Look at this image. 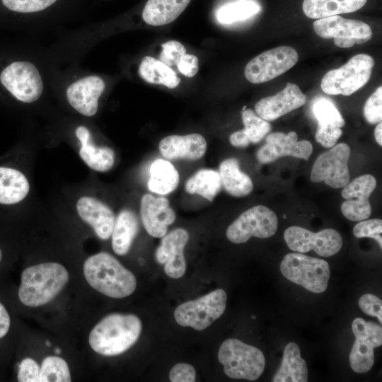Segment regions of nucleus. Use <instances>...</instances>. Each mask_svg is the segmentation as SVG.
<instances>
[{
	"label": "nucleus",
	"instance_id": "obj_1",
	"mask_svg": "<svg viewBox=\"0 0 382 382\" xmlns=\"http://www.w3.org/2000/svg\"><path fill=\"white\" fill-rule=\"evenodd\" d=\"M141 328V321L136 315L112 313L95 325L89 334L88 342L98 354L117 356L135 344Z\"/></svg>",
	"mask_w": 382,
	"mask_h": 382
},
{
	"label": "nucleus",
	"instance_id": "obj_2",
	"mask_svg": "<svg viewBox=\"0 0 382 382\" xmlns=\"http://www.w3.org/2000/svg\"><path fill=\"white\" fill-rule=\"evenodd\" d=\"M83 274L91 287L111 298H125L137 287L133 273L108 253L101 252L87 258Z\"/></svg>",
	"mask_w": 382,
	"mask_h": 382
},
{
	"label": "nucleus",
	"instance_id": "obj_3",
	"mask_svg": "<svg viewBox=\"0 0 382 382\" xmlns=\"http://www.w3.org/2000/svg\"><path fill=\"white\" fill-rule=\"evenodd\" d=\"M69 278L66 269L57 262L30 266L21 274L19 300L29 307L45 305L62 291Z\"/></svg>",
	"mask_w": 382,
	"mask_h": 382
},
{
	"label": "nucleus",
	"instance_id": "obj_4",
	"mask_svg": "<svg viewBox=\"0 0 382 382\" xmlns=\"http://www.w3.org/2000/svg\"><path fill=\"white\" fill-rule=\"evenodd\" d=\"M218 359L225 374L235 379L255 381L265 367L262 351L238 339H228L221 345Z\"/></svg>",
	"mask_w": 382,
	"mask_h": 382
},
{
	"label": "nucleus",
	"instance_id": "obj_5",
	"mask_svg": "<svg viewBox=\"0 0 382 382\" xmlns=\"http://www.w3.org/2000/svg\"><path fill=\"white\" fill-rule=\"evenodd\" d=\"M280 270L289 281L316 294L326 290L330 274L325 260L301 253L286 255L281 262Z\"/></svg>",
	"mask_w": 382,
	"mask_h": 382
},
{
	"label": "nucleus",
	"instance_id": "obj_6",
	"mask_svg": "<svg viewBox=\"0 0 382 382\" xmlns=\"http://www.w3.org/2000/svg\"><path fill=\"white\" fill-rule=\"evenodd\" d=\"M374 58L366 54L352 57L339 69L327 72L321 80V89L327 94L350 96L370 79Z\"/></svg>",
	"mask_w": 382,
	"mask_h": 382
},
{
	"label": "nucleus",
	"instance_id": "obj_7",
	"mask_svg": "<svg viewBox=\"0 0 382 382\" xmlns=\"http://www.w3.org/2000/svg\"><path fill=\"white\" fill-rule=\"evenodd\" d=\"M226 293L218 289L195 300L179 305L174 311L177 323L200 331L208 328L224 313Z\"/></svg>",
	"mask_w": 382,
	"mask_h": 382
},
{
	"label": "nucleus",
	"instance_id": "obj_8",
	"mask_svg": "<svg viewBox=\"0 0 382 382\" xmlns=\"http://www.w3.org/2000/svg\"><path fill=\"white\" fill-rule=\"evenodd\" d=\"M278 227L276 214L263 205L253 207L243 212L226 229V238L232 243L240 244L251 237L270 238L275 234Z\"/></svg>",
	"mask_w": 382,
	"mask_h": 382
},
{
	"label": "nucleus",
	"instance_id": "obj_9",
	"mask_svg": "<svg viewBox=\"0 0 382 382\" xmlns=\"http://www.w3.org/2000/svg\"><path fill=\"white\" fill-rule=\"evenodd\" d=\"M296 50L289 46H281L265 51L245 66V78L253 83L272 80L292 68L298 62Z\"/></svg>",
	"mask_w": 382,
	"mask_h": 382
},
{
	"label": "nucleus",
	"instance_id": "obj_10",
	"mask_svg": "<svg viewBox=\"0 0 382 382\" xmlns=\"http://www.w3.org/2000/svg\"><path fill=\"white\" fill-rule=\"evenodd\" d=\"M316 33L325 39H333L337 47L347 48L369 41L373 35L371 27L363 21L346 19L340 15L316 20Z\"/></svg>",
	"mask_w": 382,
	"mask_h": 382
},
{
	"label": "nucleus",
	"instance_id": "obj_11",
	"mask_svg": "<svg viewBox=\"0 0 382 382\" xmlns=\"http://www.w3.org/2000/svg\"><path fill=\"white\" fill-rule=\"evenodd\" d=\"M284 238L290 250L305 253L314 250L320 256L330 257L342 246V238L335 229L325 228L313 233L303 227L292 226L286 229Z\"/></svg>",
	"mask_w": 382,
	"mask_h": 382
},
{
	"label": "nucleus",
	"instance_id": "obj_12",
	"mask_svg": "<svg viewBox=\"0 0 382 382\" xmlns=\"http://www.w3.org/2000/svg\"><path fill=\"white\" fill-rule=\"evenodd\" d=\"M350 152L348 144L340 143L320 154L313 165L311 182H324L335 189L346 185L350 179L348 168Z\"/></svg>",
	"mask_w": 382,
	"mask_h": 382
},
{
	"label": "nucleus",
	"instance_id": "obj_13",
	"mask_svg": "<svg viewBox=\"0 0 382 382\" xmlns=\"http://www.w3.org/2000/svg\"><path fill=\"white\" fill-rule=\"evenodd\" d=\"M352 330L355 341L349 354V364L354 372L364 374L374 365V349L382 344V328L378 324L356 318Z\"/></svg>",
	"mask_w": 382,
	"mask_h": 382
},
{
	"label": "nucleus",
	"instance_id": "obj_14",
	"mask_svg": "<svg viewBox=\"0 0 382 382\" xmlns=\"http://www.w3.org/2000/svg\"><path fill=\"white\" fill-rule=\"evenodd\" d=\"M0 81L16 99L27 103L37 100L43 90L37 69L28 62H15L8 65L2 71Z\"/></svg>",
	"mask_w": 382,
	"mask_h": 382
},
{
	"label": "nucleus",
	"instance_id": "obj_15",
	"mask_svg": "<svg viewBox=\"0 0 382 382\" xmlns=\"http://www.w3.org/2000/svg\"><path fill=\"white\" fill-rule=\"evenodd\" d=\"M376 187V180L370 174L360 175L345 185L341 192L345 199L341 205L343 216L352 221L368 219L372 212L369 197Z\"/></svg>",
	"mask_w": 382,
	"mask_h": 382
},
{
	"label": "nucleus",
	"instance_id": "obj_16",
	"mask_svg": "<svg viewBox=\"0 0 382 382\" xmlns=\"http://www.w3.org/2000/svg\"><path fill=\"white\" fill-rule=\"evenodd\" d=\"M312 152L311 143L307 140L298 141L295 132L288 134L278 132L266 137L265 144L257 150L256 157L261 163L273 162L283 156L308 161Z\"/></svg>",
	"mask_w": 382,
	"mask_h": 382
},
{
	"label": "nucleus",
	"instance_id": "obj_17",
	"mask_svg": "<svg viewBox=\"0 0 382 382\" xmlns=\"http://www.w3.org/2000/svg\"><path fill=\"white\" fill-rule=\"evenodd\" d=\"M188 240L189 233L187 230L177 228L162 237L156 250V260L164 265V271L170 278H180L185 272L184 248Z\"/></svg>",
	"mask_w": 382,
	"mask_h": 382
},
{
	"label": "nucleus",
	"instance_id": "obj_18",
	"mask_svg": "<svg viewBox=\"0 0 382 382\" xmlns=\"http://www.w3.org/2000/svg\"><path fill=\"white\" fill-rule=\"evenodd\" d=\"M140 215L144 228L154 238L163 237L168 226L175 220V213L168 199L164 197H155L151 194L141 197Z\"/></svg>",
	"mask_w": 382,
	"mask_h": 382
},
{
	"label": "nucleus",
	"instance_id": "obj_19",
	"mask_svg": "<svg viewBox=\"0 0 382 382\" xmlns=\"http://www.w3.org/2000/svg\"><path fill=\"white\" fill-rule=\"evenodd\" d=\"M306 102L299 87L288 82L286 87L272 96L260 99L255 105V113L266 121H273L294 110Z\"/></svg>",
	"mask_w": 382,
	"mask_h": 382
},
{
	"label": "nucleus",
	"instance_id": "obj_20",
	"mask_svg": "<svg viewBox=\"0 0 382 382\" xmlns=\"http://www.w3.org/2000/svg\"><path fill=\"white\" fill-rule=\"evenodd\" d=\"M105 89L104 81L98 76L83 78L69 86L66 98L69 104L85 116H93L98 110V100Z\"/></svg>",
	"mask_w": 382,
	"mask_h": 382
},
{
	"label": "nucleus",
	"instance_id": "obj_21",
	"mask_svg": "<svg viewBox=\"0 0 382 382\" xmlns=\"http://www.w3.org/2000/svg\"><path fill=\"white\" fill-rule=\"evenodd\" d=\"M207 146L204 137L198 133L170 135L162 139L158 144L161 155L170 160L197 161L204 156Z\"/></svg>",
	"mask_w": 382,
	"mask_h": 382
},
{
	"label": "nucleus",
	"instance_id": "obj_22",
	"mask_svg": "<svg viewBox=\"0 0 382 382\" xmlns=\"http://www.w3.org/2000/svg\"><path fill=\"white\" fill-rule=\"evenodd\" d=\"M76 210L81 219L93 228L99 238H110L115 216L108 205L96 198L85 196L77 201Z\"/></svg>",
	"mask_w": 382,
	"mask_h": 382
},
{
	"label": "nucleus",
	"instance_id": "obj_23",
	"mask_svg": "<svg viewBox=\"0 0 382 382\" xmlns=\"http://www.w3.org/2000/svg\"><path fill=\"white\" fill-rule=\"evenodd\" d=\"M139 229V223L136 214L129 209H122L115 219L112 232V248L115 253L125 255Z\"/></svg>",
	"mask_w": 382,
	"mask_h": 382
},
{
	"label": "nucleus",
	"instance_id": "obj_24",
	"mask_svg": "<svg viewBox=\"0 0 382 382\" xmlns=\"http://www.w3.org/2000/svg\"><path fill=\"white\" fill-rule=\"evenodd\" d=\"M219 174L221 186L231 196L245 197L253 190L252 180L240 170L239 162L235 158L224 160L219 166Z\"/></svg>",
	"mask_w": 382,
	"mask_h": 382
},
{
	"label": "nucleus",
	"instance_id": "obj_25",
	"mask_svg": "<svg viewBox=\"0 0 382 382\" xmlns=\"http://www.w3.org/2000/svg\"><path fill=\"white\" fill-rule=\"evenodd\" d=\"M273 382H306V362L301 357L300 349L294 342L288 343L283 353L282 364L273 376Z\"/></svg>",
	"mask_w": 382,
	"mask_h": 382
},
{
	"label": "nucleus",
	"instance_id": "obj_26",
	"mask_svg": "<svg viewBox=\"0 0 382 382\" xmlns=\"http://www.w3.org/2000/svg\"><path fill=\"white\" fill-rule=\"evenodd\" d=\"M190 0H148L142 12L149 25H164L175 21L186 8Z\"/></svg>",
	"mask_w": 382,
	"mask_h": 382
},
{
	"label": "nucleus",
	"instance_id": "obj_27",
	"mask_svg": "<svg viewBox=\"0 0 382 382\" xmlns=\"http://www.w3.org/2000/svg\"><path fill=\"white\" fill-rule=\"evenodd\" d=\"M366 2L367 0H304L302 7L307 17L320 19L357 11Z\"/></svg>",
	"mask_w": 382,
	"mask_h": 382
},
{
	"label": "nucleus",
	"instance_id": "obj_28",
	"mask_svg": "<svg viewBox=\"0 0 382 382\" xmlns=\"http://www.w3.org/2000/svg\"><path fill=\"white\" fill-rule=\"evenodd\" d=\"M180 175L175 166L168 160L157 158L149 168V190L158 195H166L178 185Z\"/></svg>",
	"mask_w": 382,
	"mask_h": 382
},
{
	"label": "nucleus",
	"instance_id": "obj_29",
	"mask_svg": "<svg viewBox=\"0 0 382 382\" xmlns=\"http://www.w3.org/2000/svg\"><path fill=\"white\" fill-rule=\"evenodd\" d=\"M29 190L30 185L24 174L13 168L0 167V204L18 203Z\"/></svg>",
	"mask_w": 382,
	"mask_h": 382
},
{
	"label": "nucleus",
	"instance_id": "obj_30",
	"mask_svg": "<svg viewBox=\"0 0 382 382\" xmlns=\"http://www.w3.org/2000/svg\"><path fill=\"white\" fill-rule=\"evenodd\" d=\"M139 73L146 82L163 85L169 88L177 87L180 82V79L170 66L150 56L142 59Z\"/></svg>",
	"mask_w": 382,
	"mask_h": 382
},
{
	"label": "nucleus",
	"instance_id": "obj_31",
	"mask_svg": "<svg viewBox=\"0 0 382 382\" xmlns=\"http://www.w3.org/2000/svg\"><path fill=\"white\" fill-rule=\"evenodd\" d=\"M221 188L219 174L212 169L198 170L187 180L185 185L187 193L199 195L210 202L219 193Z\"/></svg>",
	"mask_w": 382,
	"mask_h": 382
},
{
	"label": "nucleus",
	"instance_id": "obj_32",
	"mask_svg": "<svg viewBox=\"0 0 382 382\" xmlns=\"http://www.w3.org/2000/svg\"><path fill=\"white\" fill-rule=\"evenodd\" d=\"M79 156L89 168L98 172L110 170L115 162V153L112 149L96 147L91 139L81 142Z\"/></svg>",
	"mask_w": 382,
	"mask_h": 382
},
{
	"label": "nucleus",
	"instance_id": "obj_33",
	"mask_svg": "<svg viewBox=\"0 0 382 382\" xmlns=\"http://www.w3.org/2000/svg\"><path fill=\"white\" fill-rule=\"evenodd\" d=\"M260 5L252 0H238L227 4L218 9L217 21L222 24H230L244 21L260 11Z\"/></svg>",
	"mask_w": 382,
	"mask_h": 382
},
{
	"label": "nucleus",
	"instance_id": "obj_34",
	"mask_svg": "<svg viewBox=\"0 0 382 382\" xmlns=\"http://www.w3.org/2000/svg\"><path fill=\"white\" fill-rule=\"evenodd\" d=\"M40 382H69L71 381L66 361L59 357L50 356L42 362Z\"/></svg>",
	"mask_w": 382,
	"mask_h": 382
},
{
	"label": "nucleus",
	"instance_id": "obj_35",
	"mask_svg": "<svg viewBox=\"0 0 382 382\" xmlns=\"http://www.w3.org/2000/svg\"><path fill=\"white\" fill-rule=\"evenodd\" d=\"M312 110L318 121V125H332L341 128L345 125V121L338 110L327 98H320L315 100Z\"/></svg>",
	"mask_w": 382,
	"mask_h": 382
},
{
	"label": "nucleus",
	"instance_id": "obj_36",
	"mask_svg": "<svg viewBox=\"0 0 382 382\" xmlns=\"http://www.w3.org/2000/svg\"><path fill=\"white\" fill-rule=\"evenodd\" d=\"M242 120L244 125V131L250 143L260 142L267 134L271 129V125L259 117L251 109L243 110Z\"/></svg>",
	"mask_w": 382,
	"mask_h": 382
},
{
	"label": "nucleus",
	"instance_id": "obj_37",
	"mask_svg": "<svg viewBox=\"0 0 382 382\" xmlns=\"http://www.w3.org/2000/svg\"><path fill=\"white\" fill-rule=\"evenodd\" d=\"M382 221L379 219H372L360 221L353 228L355 237L371 238L376 241L382 248Z\"/></svg>",
	"mask_w": 382,
	"mask_h": 382
},
{
	"label": "nucleus",
	"instance_id": "obj_38",
	"mask_svg": "<svg viewBox=\"0 0 382 382\" xmlns=\"http://www.w3.org/2000/svg\"><path fill=\"white\" fill-rule=\"evenodd\" d=\"M57 0H2L8 9L20 13H33L42 11Z\"/></svg>",
	"mask_w": 382,
	"mask_h": 382
},
{
	"label": "nucleus",
	"instance_id": "obj_39",
	"mask_svg": "<svg viewBox=\"0 0 382 382\" xmlns=\"http://www.w3.org/2000/svg\"><path fill=\"white\" fill-rule=\"evenodd\" d=\"M364 115L366 121L378 124L382 120V87H378L366 100L364 108Z\"/></svg>",
	"mask_w": 382,
	"mask_h": 382
},
{
	"label": "nucleus",
	"instance_id": "obj_40",
	"mask_svg": "<svg viewBox=\"0 0 382 382\" xmlns=\"http://www.w3.org/2000/svg\"><path fill=\"white\" fill-rule=\"evenodd\" d=\"M161 47L160 61L168 66L177 65L181 57L186 54L185 47L176 40L167 41L161 44Z\"/></svg>",
	"mask_w": 382,
	"mask_h": 382
},
{
	"label": "nucleus",
	"instance_id": "obj_41",
	"mask_svg": "<svg viewBox=\"0 0 382 382\" xmlns=\"http://www.w3.org/2000/svg\"><path fill=\"white\" fill-rule=\"evenodd\" d=\"M342 134V131L340 127L332 125H317L315 139L323 147L331 148L335 145Z\"/></svg>",
	"mask_w": 382,
	"mask_h": 382
},
{
	"label": "nucleus",
	"instance_id": "obj_42",
	"mask_svg": "<svg viewBox=\"0 0 382 382\" xmlns=\"http://www.w3.org/2000/svg\"><path fill=\"white\" fill-rule=\"evenodd\" d=\"M40 368L31 358H25L19 364L18 381L20 382H40Z\"/></svg>",
	"mask_w": 382,
	"mask_h": 382
},
{
	"label": "nucleus",
	"instance_id": "obj_43",
	"mask_svg": "<svg viewBox=\"0 0 382 382\" xmlns=\"http://www.w3.org/2000/svg\"><path fill=\"white\" fill-rule=\"evenodd\" d=\"M360 309L366 315L377 317L382 322V301L376 296L371 294L362 295L359 300Z\"/></svg>",
	"mask_w": 382,
	"mask_h": 382
},
{
	"label": "nucleus",
	"instance_id": "obj_44",
	"mask_svg": "<svg viewBox=\"0 0 382 382\" xmlns=\"http://www.w3.org/2000/svg\"><path fill=\"white\" fill-rule=\"evenodd\" d=\"M168 376L172 382H194L196 381V371L191 364L180 362L170 369Z\"/></svg>",
	"mask_w": 382,
	"mask_h": 382
},
{
	"label": "nucleus",
	"instance_id": "obj_45",
	"mask_svg": "<svg viewBox=\"0 0 382 382\" xmlns=\"http://www.w3.org/2000/svg\"><path fill=\"white\" fill-rule=\"evenodd\" d=\"M179 71L187 77H193L199 69L198 58L191 54H185L178 62Z\"/></svg>",
	"mask_w": 382,
	"mask_h": 382
},
{
	"label": "nucleus",
	"instance_id": "obj_46",
	"mask_svg": "<svg viewBox=\"0 0 382 382\" xmlns=\"http://www.w3.org/2000/svg\"><path fill=\"white\" fill-rule=\"evenodd\" d=\"M229 141L232 146L238 148L247 147L250 143L244 129L232 133L229 137Z\"/></svg>",
	"mask_w": 382,
	"mask_h": 382
},
{
	"label": "nucleus",
	"instance_id": "obj_47",
	"mask_svg": "<svg viewBox=\"0 0 382 382\" xmlns=\"http://www.w3.org/2000/svg\"><path fill=\"white\" fill-rule=\"evenodd\" d=\"M10 328V317L4 307L0 303V338L4 337Z\"/></svg>",
	"mask_w": 382,
	"mask_h": 382
},
{
	"label": "nucleus",
	"instance_id": "obj_48",
	"mask_svg": "<svg viewBox=\"0 0 382 382\" xmlns=\"http://www.w3.org/2000/svg\"><path fill=\"white\" fill-rule=\"evenodd\" d=\"M382 123L381 122L378 123L375 129H374V137L376 142L380 146L382 145Z\"/></svg>",
	"mask_w": 382,
	"mask_h": 382
},
{
	"label": "nucleus",
	"instance_id": "obj_49",
	"mask_svg": "<svg viewBox=\"0 0 382 382\" xmlns=\"http://www.w3.org/2000/svg\"><path fill=\"white\" fill-rule=\"evenodd\" d=\"M55 352H56L57 354H60V353H61V350H60L59 348H56Z\"/></svg>",
	"mask_w": 382,
	"mask_h": 382
},
{
	"label": "nucleus",
	"instance_id": "obj_50",
	"mask_svg": "<svg viewBox=\"0 0 382 382\" xmlns=\"http://www.w3.org/2000/svg\"><path fill=\"white\" fill-rule=\"evenodd\" d=\"M1 258H2V253H1V250L0 249V262L1 261Z\"/></svg>",
	"mask_w": 382,
	"mask_h": 382
},
{
	"label": "nucleus",
	"instance_id": "obj_51",
	"mask_svg": "<svg viewBox=\"0 0 382 382\" xmlns=\"http://www.w3.org/2000/svg\"><path fill=\"white\" fill-rule=\"evenodd\" d=\"M46 345H47V346H50V342H48V341H46Z\"/></svg>",
	"mask_w": 382,
	"mask_h": 382
}]
</instances>
